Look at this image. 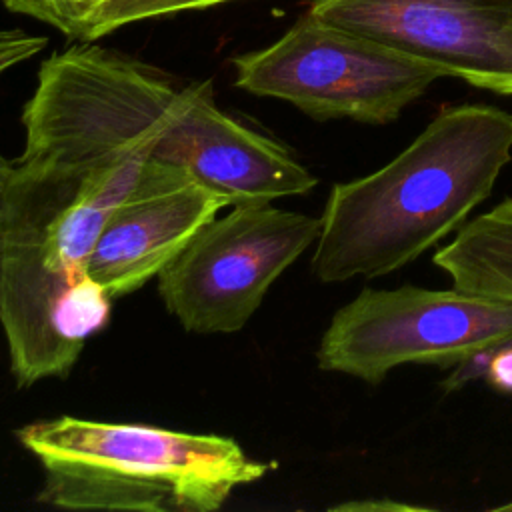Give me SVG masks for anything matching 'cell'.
<instances>
[{"label": "cell", "mask_w": 512, "mask_h": 512, "mask_svg": "<svg viewBox=\"0 0 512 512\" xmlns=\"http://www.w3.org/2000/svg\"><path fill=\"white\" fill-rule=\"evenodd\" d=\"M308 12L512 96V0H312Z\"/></svg>", "instance_id": "8"}, {"label": "cell", "mask_w": 512, "mask_h": 512, "mask_svg": "<svg viewBox=\"0 0 512 512\" xmlns=\"http://www.w3.org/2000/svg\"><path fill=\"white\" fill-rule=\"evenodd\" d=\"M8 10L42 20L64 36L84 38L86 22L96 6V0H2Z\"/></svg>", "instance_id": "13"}, {"label": "cell", "mask_w": 512, "mask_h": 512, "mask_svg": "<svg viewBox=\"0 0 512 512\" xmlns=\"http://www.w3.org/2000/svg\"><path fill=\"white\" fill-rule=\"evenodd\" d=\"M234 84L316 120L394 122L440 68L304 12L276 42L232 58Z\"/></svg>", "instance_id": "5"}, {"label": "cell", "mask_w": 512, "mask_h": 512, "mask_svg": "<svg viewBox=\"0 0 512 512\" xmlns=\"http://www.w3.org/2000/svg\"><path fill=\"white\" fill-rule=\"evenodd\" d=\"M234 202L190 172L150 162L102 224L86 272L112 300L142 288Z\"/></svg>", "instance_id": "9"}, {"label": "cell", "mask_w": 512, "mask_h": 512, "mask_svg": "<svg viewBox=\"0 0 512 512\" xmlns=\"http://www.w3.org/2000/svg\"><path fill=\"white\" fill-rule=\"evenodd\" d=\"M338 510H354V508H360V510H370V508H394V510H414V506H408V504H398V502H378V504H372V502H350V504H340L336 506Z\"/></svg>", "instance_id": "16"}, {"label": "cell", "mask_w": 512, "mask_h": 512, "mask_svg": "<svg viewBox=\"0 0 512 512\" xmlns=\"http://www.w3.org/2000/svg\"><path fill=\"white\" fill-rule=\"evenodd\" d=\"M512 336V302L460 288H364L324 330L316 362L378 384L402 364L456 366Z\"/></svg>", "instance_id": "6"}, {"label": "cell", "mask_w": 512, "mask_h": 512, "mask_svg": "<svg viewBox=\"0 0 512 512\" xmlns=\"http://www.w3.org/2000/svg\"><path fill=\"white\" fill-rule=\"evenodd\" d=\"M46 44L48 40L44 36L20 28H0V76L40 54Z\"/></svg>", "instance_id": "14"}, {"label": "cell", "mask_w": 512, "mask_h": 512, "mask_svg": "<svg viewBox=\"0 0 512 512\" xmlns=\"http://www.w3.org/2000/svg\"><path fill=\"white\" fill-rule=\"evenodd\" d=\"M100 2H102V0H96V6H98V4H100ZM96 6H94V8H96Z\"/></svg>", "instance_id": "17"}, {"label": "cell", "mask_w": 512, "mask_h": 512, "mask_svg": "<svg viewBox=\"0 0 512 512\" xmlns=\"http://www.w3.org/2000/svg\"><path fill=\"white\" fill-rule=\"evenodd\" d=\"M510 160V112L490 104L442 108L380 170L332 186L310 262L314 276L378 278L410 264L468 222Z\"/></svg>", "instance_id": "3"}, {"label": "cell", "mask_w": 512, "mask_h": 512, "mask_svg": "<svg viewBox=\"0 0 512 512\" xmlns=\"http://www.w3.org/2000/svg\"><path fill=\"white\" fill-rule=\"evenodd\" d=\"M432 262L454 288L512 302V198L468 220Z\"/></svg>", "instance_id": "10"}, {"label": "cell", "mask_w": 512, "mask_h": 512, "mask_svg": "<svg viewBox=\"0 0 512 512\" xmlns=\"http://www.w3.org/2000/svg\"><path fill=\"white\" fill-rule=\"evenodd\" d=\"M14 162L4 158L0 154V228H2V212H4V198H6V186L10 180V172H12Z\"/></svg>", "instance_id": "15"}, {"label": "cell", "mask_w": 512, "mask_h": 512, "mask_svg": "<svg viewBox=\"0 0 512 512\" xmlns=\"http://www.w3.org/2000/svg\"><path fill=\"white\" fill-rule=\"evenodd\" d=\"M16 162L74 172L118 164H168L234 204L308 194L316 176L294 154L222 112L204 82L166 72L92 42L46 58L22 110Z\"/></svg>", "instance_id": "1"}, {"label": "cell", "mask_w": 512, "mask_h": 512, "mask_svg": "<svg viewBox=\"0 0 512 512\" xmlns=\"http://www.w3.org/2000/svg\"><path fill=\"white\" fill-rule=\"evenodd\" d=\"M230 0H102L90 14L82 42L98 40L122 26L178 12L204 10Z\"/></svg>", "instance_id": "11"}, {"label": "cell", "mask_w": 512, "mask_h": 512, "mask_svg": "<svg viewBox=\"0 0 512 512\" xmlns=\"http://www.w3.org/2000/svg\"><path fill=\"white\" fill-rule=\"evenodd\" d=\"M472 380H484L496 390L512 392V336L452 366V372L442 386L450 392L470 384Z\"/></svg>", "instance_id": "12"}, {"label": "cell", "mask_w": 512, "mask_h": 512, "mask_svg": "<svg viewBox=\"0 0 512 512\" xmlns=\"http://www.w3.org/2000/svg\"><path fill=\"white\" fill-rule=\"evenodd\" d=\"M16 438L42 468L38 502L66 510L214 512L270 470L230 436L148 424L58 416Z\"/></svg>", "instance_id": "4"}, {"label": "cell", "mask_w": 512, "mask_h": 512, "mask_svg": "<svg viewBox=\"0 0 512 512\" xmlns=\"http://www.w3.org/2000/svg\"><path fill=\"white\" fill-rule=\"evenodd\" d=\"M318 234L320 218L272 202L234 204L206 222L158 274V294L188 332H238Z\"/></svg>", "instance_id": "7"}, {"label": "cell", "mask_w": 512, "mask_h": 512, "mask_svg": "<svg viewBox=\"0 0 512 512\" xmlns=\"http://www.w3.org/2000/svg\"><path fill=\"white\" fill-rule=\"evenodd\" d=\"M144 166L74 172L14 162L0 228V326L20 388L68 376L108 324L112 298L86 260Z\"/></svg>", "instance_id": "2"}]
</instances>
